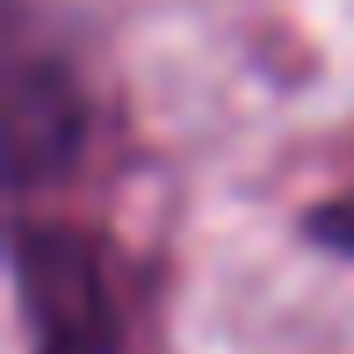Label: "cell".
<instances>
[{"label":"cell","mask_w":354,"mask_h":354,"mask_svg":"<svg viewBox=\"0 0 354 354\" xmlns=\"http://www.w3.org/2000/svg\"><path fill=\"white\" fill-rule=\"evenodd\" d=\"M94 181L8 196V282L29 354H174L167 333V246L131 239Z\"/></svg>","instance_id":"cell-1"},{"label":"cell","mask_w":354,"mask_h":354,"mask_svg":"<svg viewBox=\"0 0 354 354\" xmlns=\"http://www.w3.org/2000/svg\"><path fill=\"white\" fill-rule=\"evenodd\" d=\"M297 224H304V239H311V246H326V253H347V261H354V196L311 203V210H304Z\"/></svg>","instance_id":"cell-2"}]
</instances>
